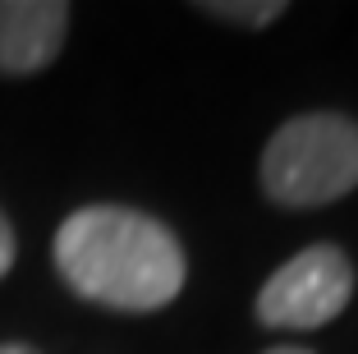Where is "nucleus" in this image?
<instances>
[{
  "label": "nucleus",
  "mask_w": 358,
  "mask_h": 354,
  "mask_svg": "<svg viewBox=\"0 0 358 354\" xmlns=\"http://www.w3.org/2000/svg\"><path fill=\"white\" fill-rule=\"evenodd\" d=\"M349 299H354V262L336 244H313L294 253L285 267H275L253 313L262 327H275V332H317L336 322Z\"/></svg>",
  "instance_id": "7ed1b4c3"
},
{
  "label": "nucleus",
  "mask_w": 358,
  "mask_h": 354,
  "mask_svg": "<svg viewBox=\"0 0 358 354\" xmlns=\"http://www.w3.org/2000/svg\"><path fill=\"white\" fill-rule=\"evenodd\" d=\"M14 258H19V240H14V226L5 221V212H0V276H10Z\"/></svg>",
  "instance_id": "423d86ee"
},
{
  "label": "nucleus",
  "mask_w": 358,
  "mask_h": 354,
  "mask_svg": "<svg viewBox=\"0 0 358 354\" xmlns=\"http://www.w3.org/2000/svg\"><path fill=\"white\" fill-rule=\"evenodd\" d=\"M266 354H313V350H294V345H280V350H266Z\"/></svg>",
  "instance_id": "6e6552de"
},
{
  "label": "nucleus",
  "mask_w": 358,
  "mask_h": 354,
  "mask_svg": "<svg viewBox=\"0 0 358 354\" xmlns=\"http://www.w3.org/2000/svg\"><path fill=\"white\" fill-rule=\"evenodd\" d=\"M0 354H37L32 345H0Z\"/></svg>",
  "instance_id": "0eeeda50"
},
{
  "label": "nucleus",
  "mask_w": 358,
  "mask_h": 354,
  "mask_svg": "<svg viewBox=\"0 0 358 354\" xmlns=\"http://www.w3.org/2000/svg\"><path fill=\"white\" fill-rule=\"evenodd\" d=\"M69 32L64 0H0V74H37Z\"/></svg>",
  "instance_id": "20e7f679"
},
{
  "label": "nucleus",
  "mask_w": 358,
  "mask_h": 354,
  "mask_svg": "<svg viewBox=\"0 0 358 354\" xmlns=\"http://www.w3.org/2000/svg\"><path fill=\"white\" fill-rule=\"evenodd\" d=\"M55 271L92 304L120 313L166 308L184 290V249L166 221L134 207H78L55 230Z\"/></svg>",
  "instance_id": "f257e3e1"
},
{
  "label": "nucleus",
  "mask_w": 358,
  "mask_h": 354,
  "mask_svg": "<svg viewBox=\"0 0 358 354\" xmlns=\"http://www.w3.org/2000/svg\"><path fill=\"white\" fill-rule=\"evenodd\" d=\"M202 14L243 23V28H266V23H275L285 14V0H207Z\"/></svg>",
  "instance_id": "39448f33"
},
{
  "label": "nucleus",
  "mask_w": 358,
  "mask_h": 354,
  "mask_svg": "<svg viewBox=\"0 0 358 354\" xmlns=\"http://www.w3.org/2000/svg\"><path fill=\"white\" fill-rule=\"evenodd\" d=\"M262 189L280 207H322L358 189V125L336 111L294 115L262 152Z\"/></svg>",
  "instance_id": "f03ea898"
}]
</instances>
